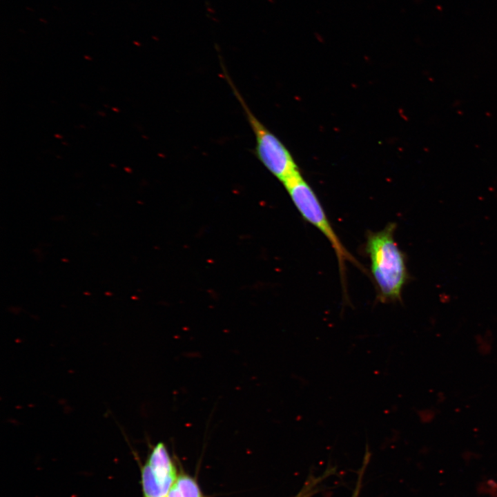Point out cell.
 Segmentation results:
<instances>
[{"label":"cell","mask_w":497,"mask_h":497,"mask_svg":"<svg viewBox=\"0 0 497 497\" xmlns=\"http://www.w3.org/2000/svg\"><path fill=\"white\" fill-rule=\"evenodd\" d=\"M175 485L179 491L182 497H202L197 484L188 476L181 475L178 476Z\"/></svg>","instance_id":"5b68a950"},{"label":"cell","mask_w":497,"mask_h":497,"mask_svg":"<svg viewBox=\"0 0 497 497\" xmlns=\"http://www.w3.org/2000/svg\"><path fill=\"white\" fill-rule=\"evenodd\" d=\"M315 493L313 486L310 483H304L302 489L295 497H311Z\"/></svg>","instance_id":"52a82bcc"},{"label":"cell","mask_w":497,"mask_h":497,"mask_svg":"<svg viewBox=\"0 0 497 497\" xmlns=\"http://www.w3.org/2000/svg\"><path fill=\"white\" fill-rule=\"evenodd\" d=\"M39 21H40L41 22H42V23H47V21H46V19H42V18H40V19H39Z\"/></svg>","instance_id":"ba28073f"},{"label":"cell","mask_w":497,"mask_h":497,"mask_svg":"<svg viewBox=\"0 0 497 497\" xmlns=\"http://www.w3.org/2000/svg\"><path fill=\"white\" fill-rule=\"evenodd\" d=\"M113 110L114 111L118 112V109H117V108H113Z\"/></svg>","instance_id":"8fae6325"},{"label":"cell","mask_w":497,"mask_h":497,"mask_svg":"<svg viewBox=\"0 0 497 497\" xmlns=\"http://www.w3.org/2000/svg\"><path fill=\"white\" fill-rule=\"evenodd\" d=\"M84 58H86V59H89V60H91V58H90V57L86 56V55L84 56Z\"/></svg>","instance_id":"9c48e42d"},{"label":"cell","mask_w":497,"mask_h":497,"mask_svg":"<svg viewBox=\"0 0 497 497\" xmlns=\"http://www.w3.org/2000/svg\"><path fill=\"white\" fill-rule=\"evenodd\" d=\"M224 74L254 133L257 158L269 172L284 182L299 171L293 158L282 142L252 113L226 72Z\"/></svg>","instance_id":"3957f363"},{"label":"cell","mask_w":497,"mask_h":497,"mask_svg":"<svg viewBox=\"0 0 497 497\" xmlns=\"http://www.w3.org/2000/svg\"><path fill=\"white\" fill-rule=\"evenodd\" d=\"M26 9H27V10H30V11H32V12H34V10H33V9H31V8H28V7H27Z\"/></svg>","instance_id":"30bf717a"},{"label":"cell","mask_w":497,"mask_h":497,"mask_svg":"<svg viewBox=\"0 0 497 497\" xmlns=\"http://www.w3.org/2000/svg\"><path fill=\"white\" fill-rule=\"evenodd\" d=\"M177 478L175 469L155 467L146 462L142 470L144 497H168Z\"/></svg>","instance_id":"277c9868"},{"label":"cell","mask_w":497,"mask_h":497,"mask_svg":"<svg viewBox=\"0 0 497 497\" xmlns=\"http://www.w3.org/2000/svg\"><path fill=\"white\" fill-rule=\"evenodd\" d=\"M370 456H371V454H370V451H369L368 445H367L366 452H365V455L364 457L362 465L358 471V476L356 485L354 488V490L352 494L351 497H359V496H360V493L361 488H362V478H363L367 466L370 460Z\"/></svg>","instance_id":"8992f818"},{"label":"cell","mask_w":497,"mask_h":497,"mask_svg":"<svg viewBox=\"0 0 497 497\" xmlns=\"http://www.w3.org/2000/svg\"><path fill=\"white\" fill-rule=\"evenodd\" d=\"M284 187L302 217L318 228L331 244L338 262L343 284L345 283V264L349 262L364 271L358 260L347 251L331 226L316 194L300 171L284 182Z\"/></svg>","instance_id":"7a4b0ae2"},{"label":"cell","mask_w":497,"mask_h":497,"mask_svg":"<svg viewBox=\"0 0 497 497\" xmlns=\"http://www.w3.org/2000/svg\"><path fill=\"white\" fill-rule=\"evenodd\" d=\"M395 228V224L390 223L381 231L369 233L365 246L378 298L383 303L400 301L408 280L405 255L394 239Z\"/></svg>","instance_id":"6da1fadb"}]
</instances>
